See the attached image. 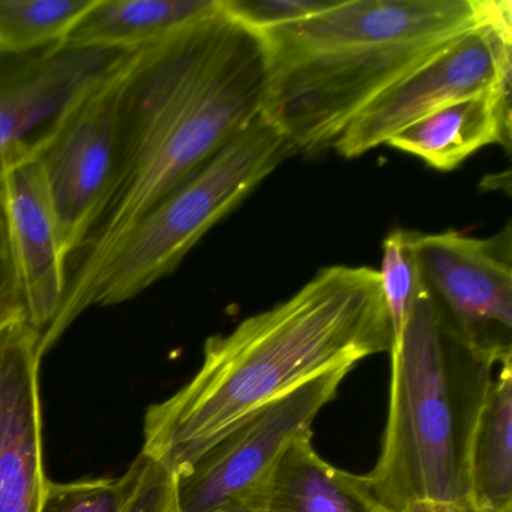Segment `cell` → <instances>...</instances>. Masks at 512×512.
<instances>
[{
	"label": "cell",
	"instance_id": "52a82bcc",
	"mask_svg": "<svg viewBox=\"0 0 512 512\" xmlns=\"http://www.w3.org/2000/svg\"><path fill=\"white\" fill-rule=\"evenodd\" d=\"M511 71V4L490 2L475 28L371 101L335 142V151L361 157L448 104L509 88Z\"/></svg>",
	"mask_w": 512,
	"mask_h": 512
},
{
	"label": "cell",
	"instance_id": "44dd1931",
	"mask_svg": "<svg viewBox=\"0 0 512 512\" xmlns=\"http://www.w3.org/2000/svg\"><path fill=\"white\" fill-rule=\"evenodd\" d=\"M125 512H179L175 475L140 452L130 469Z\"/></svg>",
	"mask_w": 512,
	"mask_h": 512
},
{
	"label": "cell",
	"instance_id": "ba28073f",
	"mask_svg": "<svg viewBox=\"0 0 512 512\" xmlns=\"http://www.w3.org/2000/svg\"><path fill=\"white\" fill-rule=\"evenodd\" d=\"M353 368L328 371L254 412L175 476L179 512L248 511L293 440L311 430Z\"/></svg>",
	"mask_w": 512,
	"mask_h": 512
},
{
	"label": "cell",
	"instance_id": "9a60e30c",
	"mask_svg": "<svg viewBox=\"0 0 512 512\" xmlns=\"http://www.w3.org/2000/svg\"><path fill=\"white\" fill-rule=\"evenodd\" d=\"M220 4L221 0H95L65 46L136 52L211 16Z\"/></svg>",
	"mask_w": 512,
	"mask_h": 512
},
{
	"label": "cell",
	"instance_id": "ac0fdd59",
	"mask_svg": "<svg viewBox=\"0 0 512 512\" xmlns=\"http://www.w3.org/2000/svg\"><path fill=\"white\" fill-rule=\"evenodd\" d=\"M416 235L412 230L395 229L383 241L382 265L377 274L391 322L392 343L400 337L422 293Z\"/></svg>",
	"mask_w": 512,
	"mask_h": 512
},
{
	"label": "cell",
	"instance_id": "4fadbf2b",
	"mask_svg": "<svg viewBox=\"0 0 512 512\" xmlns=\"http://www.w3.org/2000/svg\"><path fill=\"white\" fill-rule=\"evenodd\" d=\"M386 145L451 172L490 145H511V86L455 101L398 131Z\"/></svg>",
	"mask_w": 512,
	"mask_h": 512
},
{
	"label": "cell",
	"instance_id": "8fae6325",
	"mask_svg": "<svg viewBox=\"0 0 512 512\" xmlns=\"http://www.w3.org/2000/svg\"><path fill=\"white\" fill-rule=\"evenodd\" d=\"M40 338L28 320L0 329V512H40Z\"/></svg>",
	"mask_w": 512,
	"mask_h": 512
},
{
	"label": "cell",
	"instance_id": "6da1fadb",
	"mask_svg": "<svg viewBox=\"0 0 512 512\" xmlns=\"http://www.w3.org/2000/svg\"><path fill=\"white\" fill-rule=\"evenodd\" d=\"M265 41L224 10L136 50L125 86L109 202L77 254L43 353L85 313L98 275L133 227L233 137L263 115Z\"/></svg>",
	"mask_w": 512,
	"mask_h": 512
},
{
	"label": "cell",
	"instance_id": "d6986e66",
	"mask_svg": "<svg viewBox=\"0 0 512 512\" xmlns=\"http://www.w3.org/2000/svg\"><path fill=\"white\" fill-rule=\"evenodd\" d=\"M130 475L55 482L47 479L40 512H125Z\"/></svg>",
	"mask_w": 512,
	"mask_h": 512
},
{
	"label": "cell",
	"instance_id": "2e32d148",
	"mask_svg": "<svg viewBox=\"0 0 512 512\" xmlns=\"http://www.w3.org/2000/svg\"><path fill=\"white\" fill-rule=\"evenodd\" d=\"M469 502L512 509V359L500 364L476 419L469 449Z\"/></svg>",
	"mask_w": 512,
	"mask_h": 512
},
{
	"label": "cell",
	"instance_id": "7402d4cb",
	"mask_svg": "<svg viewBox=\"0 0 512 512\" xmlns=\"http://www.w3.org/2000/svg\"><path fill=\"white\" fill-rule=\"evenodd\" d=\"M23 319L28 320L25 295L11 248L4 196L0 190V329Z\"/></svg>",
	"mask_w": 512,
	"mask_h": 512
},
{
	"label": "cell",
	"instance_id": "7a4b0ae2",
	"mask_svg": "<svg viewBox=\"0 0 512 512\" xmlns=\"http://www.w3.org/2000/svg\"><path fill=\"white\" fill-rule=\"evenodd\" d=\"M391 346L377 271L322 269L286 301L206 340L193 379L146 412L142 454L181 475L257 410Z\"/></svg>",
	"mask_w": 512,
	"mask_h": 512
},
{
	"label": "cell",
	"instance_id": "9c48e42d",
	"mask_svg": "<svg viewBox=\"0 0 512 512\" xmlns=\"http://www.w3.org/2000/svg\"><path fill=\"white\" fill-rule=\"evenodd\" d=\"M415 253L422 290L446 328L496 365L512 359L511 227L487 239L418 233Z\"/></svg>",
	"mask_w": 512,
	"mask_h": 512
},
{
	"label": "cell",
	"instance_id": "8992f818",
	"mask_svg": "<svg viewBox=\"0 0 512 512\" xmlns=\"http://www.w3.org/2000/svg\"><path fill=\"white\" fill-rule=\"evenodd\" d=\"M134 53L71 101L37 154L67 262L82 250L115 184L122 100Z\"/></svg>",
	"mask_w": 512,
	"mask_h": 512
},
{
	"label": "cell",
	"instance_id": "e0dca14e",
	"mask_svg": "<svg viewBox=\"0 0 512 512\" xmlns=\"http://www.w3.org/2000/svg\"><path fill=\"white\" fill-rule=\"evenodd\" d=\"M95 0H0V53L28 55L65 46Z\"/></svg>",
	"mask_w": 512,
	"mask_h": 512
},
{
	"label": "cell",
	"instance_id": "30bf717a",
	"mask_svg": "<svg viewBox=\"0 0 512 512\" xmlns=\"http://www.w3.org/2000/svg\"><path fill=\"white\" fill-rule=\"evenodd\" d=\"M127 53L70 46L28 55L0 53V176L37 157L71 101Z\"/></svg>",
	"mask_w": 512,
	"mask_h": 512
},
{
	"label": "cell",
	"instance_id": "5bb4252c",
	"mask_svg": "<svg viewBox=\"0 0 512 512\" xmlns=\"http://www.w3.org/2000/svg\"><path fill=\"white\" fill-rule=\"evenodd\" d=\"M248 511L388 512L371 496L361 475L337 469L317 454L313 431L293 440Z\"/></svg>",
	"mask_w": 512,
	"mask_h": 512
},
{
	"label": "cell",
	"instance_id": "7c38bea8",
	"mask_svg": "<svg viewBox=\"0 0 512 512\" xmlns=\"http://www.w3.org/2000/svg\"><path fill=\"white\" fill-rule=\"evenodd\" d=\"M0 190L28 322L41 341L61 310L67 292L68 262L62 251L52 197L37 157L11 166L0 176Z\"/></svg>",
	"mask_w": 512,
	"mask_h": 512
},
{
	"label": "cell",
	"instance_id": "cb8c5ba5",
	"mask_svg": "<svg viewBox=\"0 0 512 512\" xmlns=\"http://www.w3.org/2000/svg\"><path fill=\"white\" fill-rule=\"evenodd\" d=\"M238 512H250V511H238Z\"/></svg>",
	"mask_w": 512,
	"mask_h": 512
},
{
	"label": "cell",
	"instance_id": "603a6c76",
	"mask_svg": "<svg viewBox=\"0 0 512 512\" xmlns=\"http://www.w3.org/2000/svg\"><path fill=\"white\" fill-rule=\"evenodd\" d=\"M437 512H512V509H508V511H490V509L476 508V506H473L472 503L467 502L463 503V505L454 506V508L442 509V511Z\"/></svg>",
	"mask_w": 512,
	"mask_h": 512
},
{
	"label": "cell",
	"instance_id": "277c9868",
	"mask_svg": "<svg viewBox=\"0 0 512 512\" xmlns=\"http://www.w3.org/2000/svg\"><path fill=\"white\" fill-rule=\"evenodd\" d=\"M388 419L367 490L388 512L469 502V449L494 362L458 340L422 290L392 343Z\"/></svg>",
	"mask_w": 512,
	"mask_h": 512
},
{
	"label": "cell",
	"instance_id": "3957f363",
	"mask_svg": "<svg viewBox=\"0 0 512 512\" xmlns=\"http://www.w3.org/2000/svg\"><path fill=\"white\" fill-rule=\"evenodd\" d=\"M488 8L484 0H340L262 31L263 116L295 152L332 148L371 101L475 28Z\"/></svg>",
	"mask_w": 512,
	"mask_h": 512
},
{
	"label": "cell",
	"instance_id": "ffe728a7",
	"mask_svg": "<svg viewBox=\"0 0 512 512\" xmlns=\"http://www.w3.org/2000/svg\"><path fill=\"white\" fill-rule=\"evenodd\" d=\"M224 10L256 31L280 28L337 7L340 0H221Z\"/></svg>",
	"mask_w": 512,
	"mask_h": 512
},
{
	"label": "cell",
	"instance_id": "5b68a950",
	"mask_svg": "<svg viewBox=\"0 0 512 512\" xmlns=\"http://www.w3.org/2000/svg\"><path fill=\"white\" fill-rule=\"evenodd\" d=\"M295 154L265 116L254 119L133 227L98 275L86 310L130 301L172 274L218 221Z\"/></svg>",
	"mask_w": 512,
	"mask_h": 512
}]
</instances>
